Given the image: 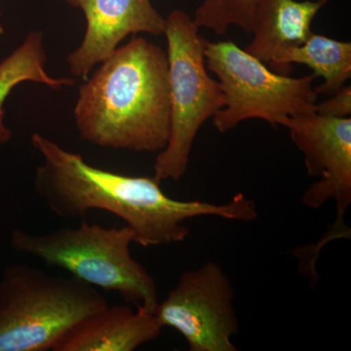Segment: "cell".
Returning <instances> with one entry per match:
<instances>
[{
    "mask_svg": "<svg viewBox=\"0 0 351 351\" xmlns=\"http://www.w3.org/2000/svg\"><path fill=\"white\" fill-rule=\"evenodd\" d=\"M43 163L36 169V193L63 219L82 218L103 210L121 219L143 247L180 243L189 237L186 221L218 217L249 223L258 217L255 202L239 193L223 204L179 200L164 193L156 177H134L94 167L80 154L66 151L41 134L32 136Z\"/></svg>",
    "mask_w": 351,
    "mask_h": 351,
    "instance_id": "obj_1",
    "label": "cell"
},
{
    "mask_svg": "<svg viewBox=\"0 0 351 351\" xmlns=\"http://www.w3.org/2000/svg\"><path fill=\"white\" fill-rule=\"evenodd\" d=\"M78 89L75 125L101 147L159 154L170 137L165 51L143 36L117 47Z\"/></svg>",
    "mask_w": 351,
    "mask_h": 351,
    "instance_id": "obj_2",
    "label": "cell"
},
{
    "mask_svg": "<svg viewBox=\"0 0 351 351\" xmlns=\"http://www.w3.org/2000/svg\"><path fill=\"white\" fill-rule=\"evenodd\" d=\"M134 233L128 226L104 228L82 221L76 228H62L48 233L15 230L11 247L95 288L119 294L127 304L156 311L158 292L156 280L133 258Z\"/></svg>",
    "mask_w": 351,
    "mask_h": 351,
    "instance_id": "obj_3",
    "label": "cell"
},
{
    "mask_svg": "<svg viewBox=\"0 0 351 351\" xmlns=\"http://www.w3.org/2000/svg\"><path fill=\"white\" fill-rule=\"evenodd\" d=\"M108 306L98 289L75 277L11 265L0 280V351L53 350L71 328Z\"/></svg>",
    "mask_w": 351,
    "mask_h": 351,
    "instance_id": "obj_4",
    "label": "cell"
},
{
    "mask_svg": "<svg viewBox=\"0 0 351 351\" xmlns=\"http://www.w3.org/2000/svg\"><path fill=\"white\" fill-rule=\"evenodd\" d=\"M166 19L169 66L171 130L169 141L157 154L154 177L159 181H178L186 174L198 131L226 106L219 82L208 73L206 40L193 18L175 9Z\"/></svg>",
    "mask_w": 351,
    "mask_h": 351,
    "instance_id": "obj_5",
    "label": "cell"
},
{
    "mask_svg": "<svg viewBox=\"0 0 351 351\" xmlns=\"http://www.w3.org/2000/svg\"><path fill=\"white\" fill-rule=\"evenodd\" d=\"M204 55L226 99L213 117L221 133L248 119L265 120L276 128L295 115L315 112L313 73L298 78L277 73L230 40H206Z\"/></svg>",
    "mask_w": 351,
    "mask_h": 351,
    "instance_id": "obj_6",
    "label": "cell"
},
{
    "mask_svg": "<svg viewBox=\"0 0 351 351\" xmlns=\"http://www.w3.org/2000/svg\"><path fill=\"white\" fill-rule=\"evenodd\" d=\"M235 291L223 267L213 261L182 272L154 314L162 327L176 330L191 351H237L239 334Z\"/></svg>",
    "mask_w": 351,
    "mask_h": 351,
    "instance_id": "obj_7",
    "label": "cell"
},
{
    "mask_svg": "<svg viewBox=\"0 0 351 351\" xmlns=\"http://www.w3.org/2000/svg\"><path fill=\"white\" fill-rule=\"evenodd\" d=\"M283 126L304 154L307 174L319 178L302 195V204L318 209L327 201H336V223L328 239L348 237L341 226L351 203L350 117L301 113L286 120Z\"/></svg>",
    "mask_w": 351,
    "mask_h": 351,
    "instance_id": "obj_8",
    "label": "cell"
},
{
    "mask_svg": "<svg viewBox=\"0 0 351 351\" xmlns=\"http://www.w3.org/2000/svg\"><path fill=\"white\" fill-rule=\"evenodd\" d=\"M80 9L86 19L82 43L66 63L75 77L87 80L96 64L112 55L130 34L161 36L166 19L151 0H64Z\"/></svg>",
    "mask_w": 351,
    "mask_h": 351,
    "instance_id": "obj_9",
    "label": "cell"
},
{
    "mask_svg": "<svg viewBox=\"0 0 351 351\" xmlns=\"http://www.w3.org/2000/svg\"><path fill=\"white\" fill-rule=\"evenodd\" d=\"M162 328L142 307L108 306L71 328L53 351H133L159 338Z\"/></svg>",
    "mask_w": 351,
    "mask_h": 351,
    "instance_id": "obj_10",
    "label": "cell"
},
{
    "mask_svg": "<svg viewBox=\"0 0 351 351\" xmlns=\"http://www.w3.org/2000/svg\"><path fill=\"white\" fill-rule=\"evenodd\" d=\"M329 1L258 0L251 19L253 39L244 50L269 66L311 36V23Z\"/></svg>",
    "mask_w": 351,
    "mask_h": 351,
    "instance_id": "obj_11",
    "label": "cell"
},
{
    "mask_svg": "<svg viewBox=\"0 0 351 351\" xmlns=\"http://www.w3.org/2000/svg\"><path fill=\"white\" fill-rule=\"evenodd\" d=\"M294 64L309 66L315 77H323L324 82L314 90L317 95L331 96L350 80L351 43L313 32L304 43L284 53L269 68L277 73H289Z\"/></svg>",
    "mask_w": 351,
    "mask_h": 351,
    "instance_id": "obj_12",
    "label": "cell"
},
{
    "mask_svg": "<svg viewBox=\"0 0 351 351\" xmlns=\"http://www.w3.org/2000/svg\"><path fill=\"white\" fill-rule=\"evenodd\" d=\"M45 46L43 32H31L17 49L0 63V147L12 138V131L4 124V103L12 90L22 82H36L53 90L75 84L69 77L55 78L46 71Z\"/></svg>",
    "mask_w": 351,
    "mask_h": 351,
    "instance_id": "obj_13",
    "label": "cell"
},
{
    "mask_svg": "<svg viewBox=\"0 0 351 351\" xmlns=\"http://www.w3.org/2000/svg\"><path fill=\"white\" fill-rule=\"evenodd\" d=\"M258 0H202L195 13V24L223 36L230 25L250 34L252 14Z\"/></svg>",
    "mask_w": 351,
    "mask_h": 351,
    "instance_id": "obj_14",
    "label": "cell"
},
{
    "mask_svg": "<svg viewBox=\"0 0 351 351\" xmlns=\"http://www.w3.org/2000/svg\"><path fill=\"white\" fill-rule=\"evenodd\" d=\"M315 112L332 117H348L351 114V87L345 85L327 100L316 103Z\"/></svg>",
    "mask_w": 351,
    "mask_h": 351,
    "instance_id": "obj_15",
    "label": "cell"
},
{
    "mask_svg": "<svg viewBox=\"0 0 351 351\" xmlns=\"http://www.w3.org/2000/svg\"><path fill=\"white\" fill-rule=\"evenodd\" d=\"M0 15H1V12H0ZM3 27H2L1 24H0V36H1V34H3Z\"/></svg>",
    "mask_w": 351,
    "mask_h": 351,
    "instance_id": "obj_16",
    "label": "cell"
}]
</instances>
